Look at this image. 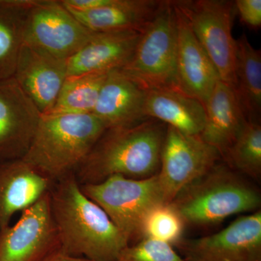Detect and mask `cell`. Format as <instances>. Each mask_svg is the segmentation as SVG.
Here are the masks:
<instances>
[{"label": "cell", "instance_id": "obj_1", "mask_svg": "<svg viewBox=\"0 0 261 261\" xmlns=\"http://www.w3.org/2000/svg\"><path fill=\"white\" fill-rule=\"evenodd\" d=\"M49 202L63 253L90 261H116L129 245L108 214L84 195L75 174L55 182Z\"/></svg>", "mask_w": 261, "mask_h": 261}, {"label": "cell", "instance_id": "obj_2", "mask_svg": "<svg viewBox=\"0 0 261 261\" xmlns=\"http://www.w3.org/2000/svg\"><path fill=\"white\" fill-rule=\"evenodd\" d=\"M166 130L165 123L152 118L106 128L75 173L77 181L94 185L114 175L140 179L157 174Z\"/></svg>", "mask_w": 261, "mask_h": 261}, {"label": "cell", "instance_id": "obj_3", "mask_svg": "<svg viewBox=\"0 0 261 261\" xmlns=\"http://www.w3.org/2000/svg\"><path fill=\"white\" fill-rule=\"evenodd\" d=\"M106 129L92 113L42 115L21 159L55 183L75 174Z\"/></svg>", "mask_w": 261, "mask_h": 261}, {"label": "cell", "instance_id": "obj_4", "mask_svg": "<svg viewBox=\"0 0 261 261\" xmlns=\"http://www.w3.org/2000/svg\"><path fill=\"white\" fill-rule=\"evenodd\" d=\"M260 195L233 170L216 164L171 202L185 224L211 225L243 213L258 211Z\"/></svg>", "mask_w": 261, "mask_h": 261}, {"label": "cell", "instance_id": "obj_5", "mask_svg": "<svg viewBox=\"0 0 261 261\" xmlns=\"http://www.w3.org/2000/svg\"><path fill=\"white\" fill-rule=\"evenodd\" d=\"M176 11L173 1H163L155 16L140 33L129 63L120 70L147 90L181 92L176 71Z\"/></svg>", "mask_w": 261, "mask_h": 261}, {"label": "cell", "instance_id": "obj_6", "mask_svg": "<svg viewBox=\"0 0 261 261\" xmlns=\"http://www.w3.org/2000/svg\"><path fill=\"white\" fill-rule=\"evenodd\" d=\"M82 191L102 209L128 241L140 240L141 226L152 207L165 203L157 174L146 178L114 175L100 183L80 185Z\"/></svg>", "mask_w": 261, "mask_h": 261}, {"label": "cell", "instance_id": "obj_7", "mask_svg": "<svg viewBox=\"0 0 261 261\" xmlns=\"http://www.w3.org/2000/svg\"><path fill=\"white\" fill-rule=\"evenodd\" d=\"M190 24L214 63L220 80L236 83V39L232 36L234 2L225 0L173 1Z\"/></svg>", "mask_w": 261, "mask_h": 261}, {"label": "cell", "instance_id": "obj_8", "mask_svg": "<svg viewBox=\"0 0 261 261\" xmlns=\"http://www.w3.org/2000/svg\"><path fill=\"white\" fill-rule=\"evenodd\" d=\"M94 34L61 1L32 0L24 18V44L65 61L84 47Z\"/></svg>", "mask_w": 261, "mask_h": 261}, {"label": "cell", "instance_id": "obj_9", "mask_svg": "<svg viewBox=\"0 0 261 261\" xmlns=\"http://www.w3.org/2000/svg\"><path fill=\"white\" fill-rule=\"evenodd\" d=\"M219 151L200 136L167 126L157 173L165 203H171L189 185L208 172L221 159Z\"/></svg>", "mask_w": 261, "mask_h": 261}, {"label": "cell", "instance_id": "obj_10", "mask_svg": "<svg viewBox=\"0 0 261 261\" xmlns=\"http://www.w3.org/2000/svg\"><path fill=\"white\" fill-rule=\"evenodd\" d=\"M177 245L186 261H261L260 211L240 216L219 232Z\"/></svg>", "mask_w": 261, "mask_h": 261}, {"label": "cell", "instance_id": "obj_11", "mask_svg": "<svg viewBox=\"0 0 261 261\" xmlns=\"http://www.w3.org/2000/svg\"><path fill=\"white\" fill-rule=\"evenodd\" d=\"M49 194L0 231V261H42L60 249Z\"/></svg>", "mask_w": 261, "mask_h": 261}, {"label": "cell", "instance_id": "obj_12", "mask_svg": "<svg viewBox=\"0 0 261 261\" xmlns=\"http://www.w3.org/2000/svg\"><path fill=\"white\" fill-rule=\"evenodd\" d=\"M41 116L13 77L0 80V161L23 159Z\"/></svg>", "mask_w": 261, "mask_h": 261}, {"label": "cell", "instance_id": "obj_13", "mask_svg": "<svg viewBox=\"0 0 261 261\" xmlns=\"http://www.w3.org/2000/svg\"><path fill=\"white\" fill-rule=\"evenodd\" d=\"M13 78L41 114H47L66 80L67 61L23 43Z\"/></svg>", "mask_w": 261, "mask_h": 261}, {"label": "cell", "instance_id": "obj_14", "mask_svg": "<svg viewBox=\"0 0 261 261\" xmlns=\"http://www.w3.org/2000/svg\"><path fill=\"white\" fill-rule=\"evenodd\" d=\"M177 23L176 71L183 93L205 105L220 80L210 58L195 37L181 10L174 5Z\"/></svg>", "mask_w": 261, "mask_h": 261}, {"label": "cell", "instance_id": "obj_15", "mask_svg": "<svg viewBox=\"0 0 261 261\" xmlns=\"http://www.w3.org/2000/svg\"><path fill=\"white\" fill-rule=\"evenodd\" d=\"M136 31L95 32L84 47L67 60V77L108 73L124 68L140 38Z\"/></svg>", "mask_w": 261, "mask_h": 261}, {"label": "cell", "instance_id": "obj_16", "mask_svg": "<svg viewBox=\"0 0 261 261\" xmlns=\"http://www.w3.org/2000/svg\"><path fill=\"white\" fill-rule=\"evenodd\" d=\"M53 185L22 159L0 161V231L10 226L16 213L49 194Z\"/></svg>", "mask_w": 261, "mask_h": 261}, {"label": "cell", "instance_id": "obj_17", "mask_svg": "<svg viewBox=\"0 0 261 261\" xmlns=\"http://www.w3.org/2000/svg\"><path fill=\"white\" fill-rule=\"evenodd\" d=\"M147 90L121 70L108 73L93 113L106 128L128 126L147 119Z\"/></svg>", "mask_w": 261, "mask_h": 261}, {"label": "cell", "instance_id": "obj_18", "mask_svg": "<svg viewBox=\"0 0 261 261\" xmlns=\"http://www.w3.org/2000/svg\"><path fill=\"white\" fill-rule=\"evenodd\" d=\"M205 108V124L199 136L204 142L217 149L224 159L247 122L234 87L219 80Z\"/></svg>", "mask_w": 261, "mask_h": 261}, {"label": "cell", "instance_id": "obj_19", "mask_svg": "<svg viewBox=\"0 0 261 261\" xmlns=\"http://www.w3.org/2000/svg\"><path fill=\"white\" fill-rule=\"evenodd\" d=\"M163 1L112 0L110 4L87 11H68L93 32L136 31L142 32L155 16Z\"/></svg>", "mask_w": 261, "mask_h": 261}, {"label": "cell", "instance_id": "obj_20", "mask_svg": "<svg viewBox=\"0 0 261 261\" xmlns=\"http://www.w3.org/2000/svg\"><path fill=\"white\" fill-rule=\"evenodd\" d=\"M205 108L198 99L172 89L147 90L146 118L165 123L188 135L199 136L205 121Z\"/></svg>", "mask_w": 261, "mask_h": 261}, {"label": "cell", "instance_id": "obj_21", "mask_svg": "<svg viewBox=\"0 0 261 261\" xmlns=\"http://www.w3.org/2000/svg\"><path fill=\"white\" fill-rule=\"evenodd\" d=\"M236 83L234 91L247 121L260 123L261 54L245 34L236 40Z\"/></svg>", "mask_w": 261, "mask_h": 261}, {"label": "cell", "instance_id": "obj_22", "mask_svg": "<svg viewBox=\"0 0 261 261\" xmlns=\"http://www.w3.org/2000/svg\"><path fill=\"white\" fill-rule=\"evenodd\" d=\"M32 0H0V80L12 78L23 45L25 13Z\"/></svg>", "mask_w": 261, "mask_h": 261}, {"label": "cell", "instance_id": "obj_23", "mask_svg": "<svg viewBox=\"0 0 261 261\" xmlns=\"http://www.w3.org/2000/svg\"><path fill=\"white\" fill-rule=\"evenodd\" d=\"M108 73L67 77L54 106L47 114L93 113Z\"/></svg>", "mask_w": 261, "mask_h": 261}, {"label": "cell", "instance_id": "obj_24", "mask_svg": "<svg viewBox=\"0 0 261 261\" xmlns=\"http://www.w3.org/2000/svg\"><path fill=\"white\" fill-rule=\"evenodd\" d=\"M240 173L258 178L261 174V126L247 121L224 158Z\"/></svg>", "mask_w": 261, "mask_h": 261}, {"label": "cell", "instance_id": "obj_25", "mask_svg": "<svg viewBox=\"0 0 261 261\" xmlns=\"http://www.w3.org/2000/svg\"><path fill=\"white\" fill-rule=\"evenodd\" d=\"M185 222L171 203H161L146 215L141 226L140 240L152 239L177 245L182 240Z\"/></svg>", "mask_w": 261, "mask_h": 261}, {"label": "cell", "instance_id": "obj_26", "mask_svg": "<svg viewBox=\"0 0 261 261\" xmlns=\"http://www.w3.org/2000/svg\"><path fill=\"white\" fill-rule=\"evenodd\" d=\"M116 261L186 260L169 244L152 239H142L135 245L125 247Z\"/></svg>", "mask_w": 261, "mask_h": 261}, {"label": "cell", "instance_id": "obj_27", "mask_svg": "<svg viewBox=\"0 0 261 261\" xmlns=\"http://www.w3.org/2000/svg\"><path fill=\"white\" fill-rule=\"evenodd\" d=\"M234 8L243 23L252 29L261 27V0H237Z\"/></svg>", "mask_w": 261, "mask_h": 261}, {"label": "cell", "instance_id": "obj_28", "mask_svg": "<svg viewBox=\"0 0 261 261\" xmlns=\"http://www.w3.org/2000/svg\"><path fill=\"white\" fill-rule=\"evenodd\" d=\"M42 261H90L87 259L83 258V257H75L70 256L63 253L60 250L53 252V254L49 255V256L44 258Z\"/></svg>", "mask_w": 261, "mask_h": 261}]
</instances>
